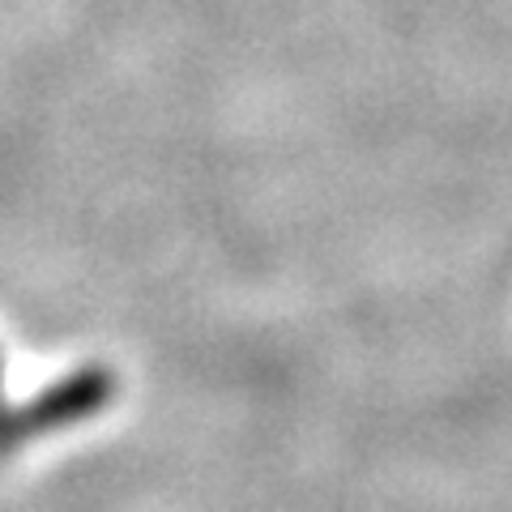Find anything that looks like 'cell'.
<instances>
[{
  "label": "cell",
  "mask_w": 512,
  "mask_h": 512,
  "mask_svg": "<svg viewBox=\"0 0 512 512\" xmlns=\"http://www.w3.org/2000/svg\"><path fill=\"white\" fill-rule=\"evenodd\" d=\"M120 393V380L111 367H82L73 376H60L47 384L39 397H26L18 406L0 402V461L22 453L26 444H39L56 431H69L77 423L103 414Z\"/></svg>",
  "instance_id": "obj_1"
},
{
  "label": "cell",
  "mask_w": 512,
  "mask_h": 512,
  "mask_svg": "<svg viewBox=\"0 0 512 512\" xmlns=\"http://www.w3.org/2000/svg\"><path fill=\"white\" fill-rule=\"evenodd\" d=\"M0 376H5V355H0Z\"/></svg>",
  "instance_id": "obj_2"
}]
</instances>
